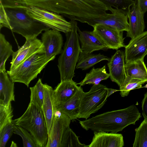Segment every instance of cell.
Wrapping results in <instances>:
<instances>
[{
	"mask_svg": "<svg viewBox=\"0 0 147 147\" xmlns=\"http://www.w3.org/2000/svg\"><path fill=\"white\" fill-rule=\"evenodd\" d=\"M146 67H147V65H146Z\"/></svg>",
	"mask_w": 147,
	"mask_h": 147,
	"instance_id": "cell-42",
	"label": "cell"
},
{
	"mask_svg": "<svg viewBox=\"0 0 147 147\" xmlns=\"http://www.w3.org/2000/svg\"><path fill=\"white\" fill-rule=\"evenodd\" d=\"M125 47L126 63L144 59L147 55V31L131 39Z\"/></svg>",
	"mask_w": 147,
	"mask_h": 147,
	"instance_id": "cell-13",
	"label": "cell"
},
{
	"mask_svg": "<svg viewBox=\"0 0 147 147\" xmlns=\"http://www.w3.org/2000/svg\"><path fill=\"white\" fill-rule=\"evenodd\" d=\"M18 146L16 143L12 141L10 146L11 147H17Z\"/></svg>",
	"mask_w": 147,
	"mask_h": 147,
	"instance_id": "cell-40",
	"label": "cell"
},
{
	"mask_svg": "<svg viewBox=\"0 0 147 147\" xmlns=\"http://www.w3.org/2000/svg\"><path fill=\"white\" fill-rule=\"evenodd\" d=\"M41 39L44 47L45 54L47 60L50 61L53 60L56 55L61 53L63 40L60 32L48 29L42 34Z\"/></svg>",
	"mask_w": 147,
	"mask_h": 147,
	"instance_id": "cell-12",
	"label": "cell"
},
{
	"mask_svg": "<svg viewBox=\"0 0 147 147\" xmlns=\"http://www.w3.org/2000/svg\"><path fill=\"white\" fill-rule=\"evenodd\" d=\"M15 124L13 120L6 125L0 131V147H5L7 141L12 135Z\"/></svg>",
	"mask_w": 147,
	"mask_h": 147,
	"instance_id": "cell-34",
	"label": "cell"
},
{
	"mask_svg": "<svg viewBox=\"0 0 147 147\" xmlns=\"http://www.w3.org/2000/svg\"><path fill=\"white\" fill-rule=\"evenodd\" d=\"M30 102L42 109L44 97V86L41 79L39 78L36 84L30 88Z\"/></svg>",
	"mask_w": 147,
	"mask_h": 147,
	"instance_id": "cell-28",
	"label": "cell"
},
{
	"mask_svg": "<svg viewBox=\"0 0 147 147\" xmlns=\"http://www.w3.org/2000/svg\"><path fill=\"white\" fill-rule=\"evenodd\" d=\"M93 31L108 49L117 50L125 47L123 31H120L109 26L97 24L94 25Z\"/></svg>",
	"mask_w": 147,
	"mask_h": 147,
	"instance_id": "cell-11",
	"label": "cell"
},
{
	"mask_svg": "<svg viewBox=\"0 0 147 147\" xmlns=\"http://www.w3.org/2000/svg\"><path fill=\"white\" fill-rule=\"evenodd\" d=\"M44 97L42 107L47 124L48 134L52 126L54 113L53 89L50 86L44 84Z\"/></svg>",
	"mask_w": 147,
	"mask_h": 147,
	"instance_id": "cell-22",
	"label": "cell"
},
{
	"mask_svg": "<svg viewBox=\"0 0 147 147\" xmlns=\"http://www.w3.org/2000/svg\"><path fill=\"white\" fill-rule=\"evenodd\" d=\"M144 87L147 88V84H146Z\"/></svg>",
	"mask_w": 147,
	"mask_h": 147,
	"instance_id": "cell-41",
	"label": "cell"
},
{
	"mask_svg": "<svg viewBox=\"0 0 147 147\" xmlns=\"http://www.w3.org/2000/svg\"><path fill=\"white\" fill-rule=\"evenodd\" d=\"M78 32L82 51L91 53L95 51L108 49L93 31H81L78 27Z\"/></svg>",
	"mask_w": 147,
	"mask_h": 147,
	"instance_id": "cell-19",
	"label": "cell"
},
{
	"mask_svg": "<svg viewBox=\"0 0 147 147\" xmlns=\"http://www.w3.org/2000/svg\"><path fill=\"white\" fill-rule=\"evenodd\" d=\"M135 131L133 147H147V119H144Z\"/></svg>",
	"mask_w": 147,
	"mask_h": 147,
	"instance_id": "cell-30",
	"label": "cell"
},
{
	"mask_svg": "<svg viewBox=\"0 0 147 147\" xmlns=\"http://www.w3.org/2000/svg\"><path fill=\"white\" fill-rule=\"evenodd\" d=\"M85 144L81 143L78 137L69 127L64 132L61 140L60 147H85Z\"/></svg>",
	"mask_w": 147,
	"mask_h": 147,
	"instance_id": "cell-29",
	"label": "cell"
},
{
	"mask_svg": "<svg viewBox=\"0 0 147 147\" xmlns=\"http://www.w3.org/2000/svg\"><path fill=\"white\" fill-rule=\"evenodd\" d=\"M33 6L61 14L71 20H78L88 6L89 0H23Z\"/></svg>",
	"mask_w": 147,
	"mask_h": 147,
	"instance_id": "cell-4",
	"label": "cell"
},
{
	"mask_svg": "<svg viewBox=\"0 0 147 147\" xmlns=\"http://www.w3.org/2000/svg\"><path fill=\"white\" fill-rule=\"evenodd\" d=\"M71 121L66 115L57 110H54L52 125L48 134L46 147H60L63 135L69 127Z\"/></svg>",
	"mask_w": 147,
	"mask_h": 147,
	"instance_id": "cell-9",
	"label": "cell"
},
{
	"mask_svg": "<svg viewBox=\"0 0 147 147\" xmlns=\"http://www.w3.org/2000/svg\"><path fill=\"white\" fill-rule=\"evenodd\" d=\"M103 3L111 13L116 9L120 11L128 16L131 6L135 2L133 0H99Z\"/></svg>",
	"mask_w": 147,
	"mask_h": 147,
	"instance_id": "cell-26",
	"label": "cell"
},
{
	"mask_svg": "<svg viewBox=\"0 0 147 147\" xmlns=\"http://www.w3.org/2000/svg\"><path fill=\"white\" fill-rule=\"evenodd\" d=\"M107 87L101 84L93 85L90 90L84 92L81 98L78 118L87 119L104 106L107 98Z\"/></svg>",
	"mask_w": 147,
	"mask_h": 147,
	"instance_id": "cell-7",
	"label": "cell"
},
{
	"mask_svg": "<svg viewBox=\"0 0 147 147\" xmlns=\"http://www.w3.org/2000/svg\"><path fill=\"white\" fill-rule=\"evenodd\" d=\"M140 9L145 13L147 11V0H135Z\"/></svg>",
	"mask_w": 147,
	"mask_h": 147,
	"instance_id": "cell-38",
	"label": "cell"
},
{
	"mask_svg": "<svg viewBox=\"0 0 147 147\" xmlns=\"http://www.w3.org/2000/svg\"><path fill=\"white\" fill-rule=\"evenodd\" d=\"M49 62L46 59L45 53H36L15 69L7 72L13 82L22 83L28 87L30 82L37 77Z\"/></svg>",
	"mask_w": 147,
	"mask_h": 147,
	"instance_id": "cell-6",
	"label": "cell"
},
{
	"mask_svg": "<svg viewBox=\"0 0 147 147\" xmlns=\"http://www.w3.org/2000/svg\"><path fill=\"white\" fill-rule=\"evenodd\" d=\"M39 53H45L44 47L41 40L37 37L26 39L24 44L12 54L9 70L14 69L32 55Z\"/></svg>",
	"mask_w": 147,
	"mask_h": 147,
	"instance_id": "cell-10",
	"label": "cell"
},
{
	"mask_svg": "<svg viewBox=\"0 0 147 147\" xmlns=\"http://www.w3.org/2000/svg\"><path fill=\"white\" fill-rule=\"evenodd\" d=\"M71 29L65 33L66 41L58 59L60 80H72L81 50L78 32L77 22L70 20Z\"/></svg>",
	"mask_w": 147,
	"mask_h": 147,
	"instance_id": "cell-2",
	"label": "cell"
},
{
	"mask_svg": "<svg viewBox=\"0 0 147 147\" xmlns=\"http://www.w3.org/2000/svg\"><path fill=\"white\" fill-rule=\"evenodd\" d=\"M13 121L15 125L25 129L31 134L37 147H46L48 132L41 108L30 102L23 115Z\"/></svg>",
	"mask_w": 147,
	"mask_h": 147,
	"instance_id": "cell-3",
	"label": "cell"
},
{
	"mask_svg": "<svg viewBox=\"0 0 147 147\" xmlns=\"http://www.w3.org/2000/svg\"><path fill=\"white\" fill-rule=\"evenodd\" d=\"M3 27L11 30L9 19L5 9L0 4V29Z\"/></svg>",
	"mask_w": 147,
	"mask_h": 147,
	"instance_id": "cell-36",
	"label": "cell"
},
{
	"mask_svg": "<svg viewBox=\"0 0 147 147\" xmlns=\"http://www.w3.org/2000/svg\"><path fill=\"white\" fill-rule=\"evenodd\" d=\"M142 115L144 118L147 119V92L144 95L142 102Z\"/></svg>",
	"mask_w": 147,
	"mask_h": 147,
	"instance_id": "cell-37",
	"label": "cell"
},
{
	"mask_svg": "<svg viewBox=\"0 0 147 147\" xmlns=\"http://www.w3.org/2000/svg\"><path fill=\"white\" fill-rule=\"evenodd\" d=\"M13 51L12 46L7 41L5 36L0 34V72L6 71V62Z\"/></svg>",
	"mask_w": 147,
	"mask_h": 147,
	"instance_id": "cell-27",
	"label": "cell"
},
{
	"mask_svg": "<svg viewBox=\"0 0 147 147\" xmlns=\"http://www.w3.org/2000/svg\"><path fill=\"white\" fill-rule=\"evenodd\" d=\"M81 86L72 80H61L53 90V105L54 109L59 105L69 100L79 89Z\"/></svg>",
	"mask_w": 147,
	"mask_h": 147,
	"instance_id": "cell-15",
	"label": "cell"
},
{
	"mask_svg": "<svg viewBox=\"0 0 147 147\" xmlns=\"http://www.w3.org/2000/svg\"><path fill=\"white\" fill-rule=\"evenodd\" d=\"M107 65L108 67L109 77L111 80L121 87L126 78L125 71L126 63L124 52L118 50L108 61Z\"/></svg>",
	"mask_w": 147,
	"mask_h": 147,
	"instance_id": "cell-14",
	"label": "cell"
},
{
	"mask_svg": "<svg viewBox=\"0 0 147 147\" xmlns=\"http://www.w3.org/2000/svg\"><path fill=\"white\" fill-rule=\"evenodd\" d=\"M13 109L11 102L4 105L0 104V131L13 121Z\"/></svg>",
	"mask_w": 147,
	"mask_h": 147,
	"instance_id": "cell-32",
	"label": "cell"
},
{
	"mask_svg": "<svg viewBox=\"0 0 147 147\" xmlns=\"http://www.w3.org/2000/svg\"><path fill=\"white\" fill-rule=\"evenodd\" d=\"M5 9H26L27 6L23 0H0Z\"/></svg>",
	"mask_w": 147,
	"mask_h": 147,
	"instance_id": "cell-35",
	"label": "cell"
},
{
	"mask_svg": "<svg viewBox=\"0 0 147 147\" xmlns=\"http://www.w3.org/2000/svg\"><path fill=\"white\" fill-rule=\"evenodd\" d=\"M13 133L21 137L24 147H37L32 136L25 129L15 125Z\"/></svg>",
	"mask_w": 147,
	"mask_h": 147,
	"instance_id": "cell-33",
	"label": "cell"
},
{
	"mask_svg": "<svg viewBox=\"0 0 147 147\" xmlns=\"http://www.w3.org/2000/svg\"><path fill=\"white\" fill-rule=\"evenodd\" d=\"M146 80L133 78L126 76L122 86L119 87L120 94L122 97L127 96L130 91L136 88H140L142 85L147 82Z\"/></svg>",
	"mask_w": 147,
	"mask_h": 147,
	"instance_id": "cell-31",
	"label": "cell"
},
{
	"mask_svg": "<svg viewBox=\"0 0 147 147\" xmlns=\"http://www.w3.org/2000/svg\"><path fill=\"white\" fill-rule=\"evenodd\" d=\"M11 30L21 35L26 39L37 37L43 31L50 29L30 17L26 9H5Z\"/></svg>",
	"mask_w": 147,
	"mask_h": 147,
	"instance_id": "cell-5",
	"label": "cell"
},
{
	"mask_svg": "<svg viewBox=\"0 0 147 147\" xmlns=\"http://www.w3.org/2000/svg\"><path fill=\"white\" fill-rule=\"evenodd\" d=\"M141 117L137 107L133 105L125 109L107 112L80 121L79 123L86 130L117 133L129 125H135Z\"/></svg>",
	"mask_w": 147,
	"mask_h": 147,
	"instance_id": "cell-1",
	"label": "cell"
},
{
	"mask_svg": "<svg viewBox=\"0 0 147 147\" xmlns=\"http://www.w3.org/2000/svg\"><path fill=\"white\" fill-rule=\"evenodd\" d=\"M144 14L135 2L131 7L128 15L129 25L127 37L132 39L144 32L145 28Z\"/></svg>",
	"mask_w": 147,
	"mask_h": 147,
	"instance_id": "cell-18",
	"label": "cell"
},
{
	"mask_svg": "<svg viewBox=\"0 0 147 147\" xmlns=\"http://www.w3.org/2000/svg\"><path fill=\"white\" fill-rule=\"evenodd\" d=\"M94 136L88 147H122L124 146L122 134L94 131Z\"/></svg>",
	"mask_w": 147,
	"mask_h": 147,
	"instance_id": "cell-17",
	"label": "cell"
},
{
	"mask_svg": "<svg viewBox=\"0 0 147 147\" xmlns=\"http://www.w3.org/2000/svg\"><path fill=\"white\" fill-rule=\"evenodd\" d=\"M110 59L107 56L100 53L94 54L81 51L76 68L86 70L101 61L103 60L109 61Z\"/></svg>",
	"mask_w": 147,
	"mask_h": 147,
	"instance_id": "cell-23",
	"label": "cell"
},
{
	"mask_svg": "<svg viewBox=\"0 0 147 147\" xmlns=\"http://www.w3.org/2000/svg\"><path fill=\"white\" fill-rule=\"evenodd\" d=\"M106 65L101 68L93 67L90 71L87 73L84 79L77 84L80 86L86 84L98 85L102 80H106L110 77L109 73L107 72Z\"/></svg>",
	"mask_w": 147,
	"mask_h": 147,
	"instance_id": "cell-25",
	"label": "cell"
},
{
	"mask_svg": "<svg viewBox=\"0 0 147 147\" xmlns=\"http://www.w3.org/2000/svg\"><path fill=\"white\" fill-rule=\"evenodd\" d=\"M27 13L31 18L50 29L66 33L71 29V24L62 16L38 7L27 6Z\"/></svg>",
	"mask_w": 147,
	"mask_h": 147,
	"instance_id": "cell-8",
	"label": "cell"
},
{
	"mask_svg": "<svg viewBox=\"0 0 147 147\" xmlns=\"http://www.w3.org/2000/svg\"><path fill=\"white\" fill-rule=\"evenodd\" d=\"M111 14L100 19L94 20L91 24L93 27L99 24L107 26L120 31L127 32L129 30L128 16L124 13L116 9Z\"/></svg>",
	"mask_w": 147,
	"mask_h": 147,
	"instance_id": "cell-16",
	"label": "cell"
},
{
	"mask_svg": "<svg viewBox=\"0 0 147 147\" xmlns=\"http://www.w3.org/2000/svg\"><path fill=\"white\" fill-rule=\"evenodd\" d=\"M107 90L108 91L107 98L114 93L119 91V90L112 88H107Z\"/></svg>",
	"mask_w": 147,
	"mask_h": 147,
	"instance_id": "cell-39",
	"label": "cell"
},
{
	"mask_svg": "<svg viewBox=\"0 0 147 147\" xmlns=\"http://www.w3.org/2000/svg\"><path fill=\"white\" fill-rule=\"evenodd\" d=\"M82 88L79 89L70 98L57 106L54 109L59 111L68 116L73 121L78 118L82 96Z\"/></svg>",
	"mask_w": 147,
	"mask_h": 147,
	"instance_id": "cell-20",
	"label": "cell"
},
{
	"mask_svg": "<svg viewBox=\"0 0 147 147\" xmlns=\"http://www.w3.org/2000/svg\"><path fill=\"white\" fill-rule=\"evenodd\" d=\"M126 76L147 81V68L144 59L126 63Z\"/></svg>",
	"mask_w": 147,
	"mask_h": 147,
	"instance_id": "cell-24",
	"label": "cell"
},
{
	"mask_svg": "<svg viewBox=\"0 0 147 147\" xmlns=\"http://www.w3.org/2000/svg\"><path fill=\"white\" fill-rule=\"evenodd\" d=\"M6 71L0 72V104L6 105L15 101L14 82Z\"/></svg>",
	"mask_w": 147,
	"mask_h": 147,
	"instance_id": "cell-21",
	"label": "cell"
}]
</instances>
